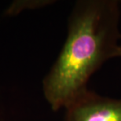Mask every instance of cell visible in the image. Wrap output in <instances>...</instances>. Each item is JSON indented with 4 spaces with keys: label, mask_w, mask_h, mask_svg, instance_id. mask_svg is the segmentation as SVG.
Masks as SVG:
<instances>
[{
    "label": "cell",
    "mask_w": 121,
    "mask_h": 121,
    "mask_svg": "<svg viewBox=\"0 0 121 121\" xmlns=\"http://www.w3.org/2000/svg\"><path fill=\"white\" fill-rule=\"evenodd\" d=\"M117 0H79L69 17L61 50L43 81L44 97L54 111L66 108L86 92L91 76L114 58L121 34Z\"/></svg>",
    "instance_id": "6da1fadb"
},
{
    "label": "cell",
    "mask_w": 121,
    "mask_h": 121,
    "mask_svg": "<svg viewBox=\"0 0 121 121\" xmlns=\"http://www.w3.org/2000/svg\"><path fill=\"white\" fill-rule=\"evenodd\" d=\"M114 57H121V44H120V43L117 46V49H116Z\"/></svg>",
    "instance_id": "3957f363"
},
{
    "label": "cell",
    "mask_w": 121,
    "mask_h": 121,
    "mask_svg": "<svg viewBox=\"0 0 121 121\" xmlns=\"http://www.w3.org/2000/svg\"><path fill=\"white\" fill-rule=\"evenodd\" d=\"M65 121H121V99L87 90L65 108Z\"/></svg>",
    "instance_id": "7a4b0ae2"
}]
</instances>
